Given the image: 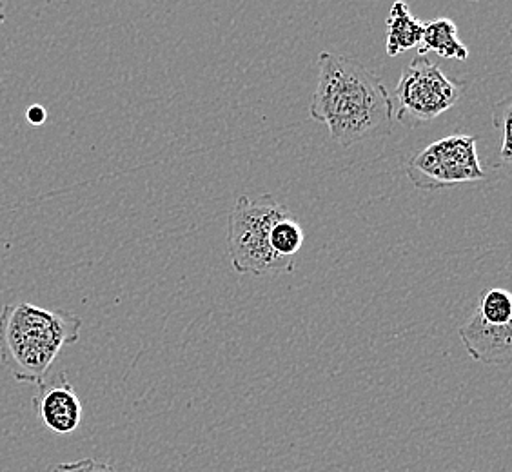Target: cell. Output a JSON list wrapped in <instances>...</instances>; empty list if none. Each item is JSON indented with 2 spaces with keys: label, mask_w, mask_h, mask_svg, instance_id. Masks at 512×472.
Instances as JSON below:
<instances>
[{
  "label": "cell",
  "mask_w": 512,
  "mask_h": 472,
  "mask_svg": "<svg viewBox=\"0 0 512 472\" xmlns=\"http://www.w3.org/2000/svg\"><path fill=\"white\" fill-rule=\"evenodd\" d=\"M51 472H120L109 463L99 462L95 458H82L77 462L57 463Z\"/></svg>",
  "instance_id": "obj_13"
},
{
  "label": "cell",
  "mask_w": 512,
  "mask_h": 472,
  "mask_svg": "<svg viewBox=\"0 0 512 472\" xmlns=\"http://www.w3.org/2000/svg\"><path fill=\"white\" fill-rule=\"evenodd\" d=\"M6 22V10H4V6H2V2H0V26Z\"/></svg>",
  "instance_id": "obj_15"
},
{
  "label": "cell",
  "mask_w": 512,
  "mask_h": 472,
  "mask_svg": "<svg viewBox=\"0 0 512 472\" xmlns=\"http://www.w3.org/2000/svg\"><path fill=\"white\" fill-rule=\"evenodd\" d=\"M458 335L465 351L476 362L489 365H505L511 362L512 324H489L474 311L471 320L460 327Z\"/></svg>",
  "instance_id": "obj_7"
},
{
  "label": "cell",
  "mask_w": 512,
  "mask_h": 472,
  "mask_svg": "<svg viewBox=\"0 0 512 472\" xmlns=\"http://www.w3.org/2000/svg\"><path fill=\"white\" fill-rule=\"evenodd\" d=\"M476 313L485 322L494 325H509L512 322V295L507 289H489L480 295Z\"/></svg>",
  "instance_id": "obj_11"
},
{
  "label": "cell",
  "mask_w": 512,
  "mask_h": 472,
  "mask_svg": "<svg viewBox=\"0 0 512 472\" xmlns=\"http://www.w3.org/2000/svg\"><path fill=\"white\" fill-rule=\"evenodd\" d=\"M309 117L324 124L342 148L384 138L394 124V100L371 69L356 59L322 51Z\"/></svg>",
  "instance_id": "obj_1"
},
{
  "label": "cell",
  "mask_w": 512,
  "mask_h": 472,
  "mask_svg": "<svg viewBox=\"0 0 512 472\" xmlns=\"http://www.w3.org/2000/svg\"><path fill=\"white\" fill-rule=\"evenodd\" d=\"M405 173L413 186L422 191H436L487 178L478 158L476 137L469 135H451L436 140L407 162Z\"/></svg>",
  "instance_id": "obj_5"
},
{
  "label": "cell",
  "mask_w": 512,
  "mask_h": 472,
  "mask_svg": "<svg viewBox=\"0 0 512 472\" xmlns=\"http://www.w3.org/2000/svg\"><path fill=\"white\" fill-rule=\"evenodd\" d=\"M82 318L19 302L0 311V364L19 384L40 385L66 345L79 342Z\"/></svg>",
  "instance_id": "obj_2"
},
{
  "label": "cell",
  "mask_w": 512,
  "mask_h": 472,
  "mask_svg": "<svg viewBox=\"0 0 512 472\" xmlns=\"http://www.w3.org/2000/svg\"><path fill=\"white\" fill-rule=\"evenodd\" d=\"M511 111V97H503L502 100H498V102L494 104V128L502 129L503 131L502 149H500V162H502L503 166H509V164H511Z\"/></svg>",
  "instance_id": "obj_12"
},
{
  "label": "cell",
  "mask_w": 512,
  "mask_h": 472,
  "mask_svg": "<svg viewBox=\"0 0 512 472\" xmlns=\"http://www.w3.org/2000/svg\"><path fill=\"white\" fill-rule=\"evenodd\" d=\"M465 89V82L447 77L427 55H418L398 80L394 117L405 128L424 126L456 106Z\"/></svg>",
  "instance_id": "obj_4"
},
{
  "label": "cell",
  "mask_w": 512,
  "mask_h": 472,
  "mask_svg": "<svg viewBox=\"0 0 512 472\" xmlns=\"http://www.w3.org/2000/svg\"><path fill=\"white\" fill-rule=\"evenodd\" d=\"M420 55H427V51H434L444 59L467 60L469 48L458 37V28L454 20L433 19L424 24L422 42L418 46Z\"/></svg>",
  "instance_id": "obj_9"
},
{
  "label": "cell",
  "mask_w": 512,
  "mask_h": 472,
  "mask_svg": "<svg viewBox=\"0 0 512 472\" xmlns=\"http://www.w3.org/2000/svg\"><path fill=\"white\" fill-rule=\"evenodd\" d=\"M46 118H48L46 108L40 106V104H33L26 111V120L30 122L31 126H42L46 122Z\"/></svg>",
  "instance_id": "obj_14"
},
{
  "label": "cell",
  "mask_w": 512,
  "mask_h": 472,
  "mask_svg": "<svg viewBox=\"0 0 512 472\" xmlns=\"http://www.w3.org/2000/svg\"><path fill=\"white\" fill-rule=\"evenodd\" d=\"M424 22L416 19L405 0H394L387 17V55L396 57L418 48L422 42Z\"/></svg>",
  "instance_id": "obj_8"
},
{
  "label": "cell",
  "mask_w": 512,
  "mask_h": 472,
  "mask_svg": "<svg viewBox=\"0 0 512 472\" xmlns=\"http://www.w3.org/2000/svg\"><path fill=\"white\" fill-rule=\"evenodd\" d=\"M33 396V409L44 427L55 434H69L77 431L82 422V402L75 393V387L68 380V374H59L46 378L37 385Z\"/></svg>",
  "instance_id": "obj_6"
},
{
  "label": "cell",
  "mask_w": 512,
  "mask_h": 472,
  "mask_svg": "<svg viewBox=\"0 0 512 472\" xmlns=\"http://www.w3.org/2000/svg\"><path fill=\"white\" fill-rule=\"evenodd\" d=\"M304 240V229L293 217V213H287L286 217L280 218L271 229V247L276 255L287 262H295V256L304 246Z\"/></svg>",
  "instance_id": "obj_10"
},
{
  "label": "cell",
  "mask_w": 512,
  "mask_h": 472,
  "mask_svg": "<svg viewBox=\"0 0 512 472\" xmlns=\"http://www.w3.org/2000/svg\"><path fill=\"white\" fill-rule=\"evenodd\" d=\"M289 207L273 195H242L227 220V253L240 275H284L291 273L295 262H287L271 247V229Z\"/></svg>",
  "instance_id": "obj_3"
}]
</instances>
